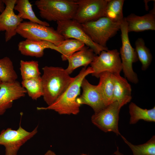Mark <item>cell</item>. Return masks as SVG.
I'll use <instances>...</instances> for the list:
<instances>
[{"mask_svg": "<svg viewBox=\"0 0 155 155\" xmlns=\"http://www.w3.org/2000/svg\"><path fill=\"white\" fill-rule=\"evenodd\" d=\"M124 2V0H108L104 16L114 22L121 23L124 18L123 12Z\"/></svg>", "mask_w": 155, "mask_h": 155, "instance_id": "7402d4cb", "label": "cell"}, {"mask_svg": "<svg viewBox=\"0 0 155 155\" xmlns=\"http://www.w3.org/2000/svg\"><path fill=\"white\" fill-rule=\"evenodd\" d=\"M81 87L83 90L82 94L76 100L79 104H85L90 106L94 113L100 111L106 107L97 85L91 84L85 78L82 80Z\"/></svg>", "mask_w": 155, "mask_h": 155, "instance_id": "5bb4252c", "label": "cell"}, {"mask_svg": "<svg viewBox=\"0 0 155 155\" xmlns=\"http://www.w3.org/2000/svg\"><path fill=\"white\" fill-rule=\"evenodd\" d=\"M26 90L17 81L12 83L1 82L0 84V115H3L11 108L13 102L24 97Z\"/></svg>", "mask_w": 155, "mask_h": 155, "instance_id": "4fadbf2b", "label": "cell"}, {"mask_svg": "<svg viewBox=\"0 0 155 155\" xmlns=\"http://www.w3.org/2000/svg\"><path fill=\"white\" fill-rule=\"evenodd\" d=\"M135 49L138 59L142 64V69L146 70L152 61V57L150 50L146 46L143 39L138 38L135 44Z\"/></svg>", "mask_w": 155, "mask_h": 155, "instance_id": "484cf974", "label": "cell"}, {"mask_svg": "<svg viewBox=\"0 0 155 155\" xmlns=\"http://www.w3.org/2000/svg\"><path fill=\"white\" fill-rule=\"evenodd\" d=\"M5 6L0 14V31H5L6 42L15 36L17 29L23 20L14 12L16 0H3Z\"/></svg>", "mask_w": 155, "mask_h": 155, "instance_id": "7c38bea8", "label": "cell"}, {"mask_svg": "<svg viewBox=\"0 0 155 155\" xmlns=\"http://www.w3.org/2000/svg\"><path fill=\"white\" fill-rule=\"evenodd\" d=\"M117 150L116 151L114 152V154L116 155H123V154L120 152L119 150L118 147H117Z\"/></svg>", "mask_w": 155, "mask_h": 155, "instance_id": "4dcf8cb0", "label": "cell"}, {"mask_svg": "<svg viewBox=\"0 0 155 155\" xmlns=\"http://www.w3.org/2000/svg\"><path fill=\"white\" fill-rule=\"evenodd\" d=\"M18 50L24 55L40 58L44 54V50L50 49L58 52V48L53 43L44 40L26 39L20 42Z\"/></svg>", "mask_w": 155, "mask_h": 155, "instance_id": "2e32d148", "label": "cell"}, {"mask_svg": "<svg viewBox=\"0 0 155 155\" xmlns=\"http://www.w3.org/2000/svg\"><path fill=\"white\" fill-rule=\"evenodd\" d=\"M108 0H76L77 7L73 19L81 24L104 16Z\"/></svg>", "mask_w": 155, "mask_h": 155, "instance_id": "8fae6325", "label": "cell"}, {"mask_svg": "<svg viewBox=\"0 0 155 155\" xmlns=\"http://www.w3.org/2000/svg\"><path fill=\"white\" fill-rule=\"evenodd\" d=\"M1 82L0 81V84H1Z\"/></svg>", "mask_w": 155, "mask_h": 155, "instance_id": "d6a6232c", "label": "cell"}, {"mask_svg": "<svg viewBox=\"0 0 155 155\" xmlns=\"http://www.w3.org/2000/svg\"><path fill=\"white\" fill-rule=\"evenodd\" d=\"M57 23V31L65 39H74L82 42L96 55L103 51L108 50L107 47L102 46L93 42L85 32L81 24L75 20H69L58 21Z\"/></svg>", "mask_w": 155, "mask_h": 155, "instance_id": "52a82bcc", "label": "cell"}, {"mask_svg": "<svg viewBox=\"0 0 155 155\" xmlns=\"http://www.w3.org/2000/svg\"><path fill=\"white\" fill-rule=\"evenodd\" d=\"M121 23L114 22L105 16L81 24L84 30L95 43L107 47V41L120 29Z\"/></svg>", "mask_w": 155, "mask_h": 155, "instance_id": "277c9868", "label": "cell"}, {"mask_svg": "<svg viewBox=\"0 0 155 155\" xmlns=\"http://www.w3.org/2000/svg\"><path fill=\"white\" fill-rule=\"evenodd\" d=\"M98 78L99 82L97 86L106 106L113 102V74L107 71L103 72L99 74Z\"/></svg>", "mask_w": 155, "mask_h": 155, "instance_id": "d6986e66", "label": "cell"}, {"mask_svg": "<svg viewBox=\"0 0 155 155\" xmlns=\"http://www.w3.org/2000/svg\"><path fill=\"white\" fill-rule=\"evenodd\" d=\"M35 4L41 18L56 22L73 19L77 7L73 0H38Z\"/></svg>", "mask_w": 155, "mask_h": 155, "instance_id": "3957f363", "label": "cell"}, {"mask_svg": "<svg viewBox=\"0 0 155 155\" xmlns=\"http://www.w3.org/2000/svg\"><path fill=\"white\" fill-rule=\"evenodd\" d=\"M155 7L154 4L153 9L149 13L143 16H139L131 13L125 17L127 23L128 32H138L147 30H155Z\"/></svg>", "mask_w": 155, "mask_h": 155, "instance_id": "9a60e30c", "label": "cell"}, {"mask_svg": "<svg viewBox=\"0 0 155 155\" xmlns=\"http://www.w3.org/2000/svg\"><path fill=\"white\" fill-rule=\"evenodd\" d=\"M121 108L117 101H114L91 117L92 123L102 131L113 132L121 135L118 127L119 114Z\"/></svg>", "mask_w": 155, "mask_h": 155, "instance_id": "30bf717a", "label": "cell"}, {"mask_svg": "<svg viewBox=\"0 0 155 155\" xmlns=\"http://www.w3.org/2000/svg\"><path fill=\"white\" fill-rule=\"evenodd\" d=\"M18 78L10 59L7 57L0 59V81L1 82L12 83L16 81Z\"/></svg>", "mask_w": 155, "mask_h": 155, "instance_id": "603a6c76", "label": "cell"}, {"mask_svg": "<svg viewBox=\"0 0 155 155\" xmlns=\"http://www.w3.org/2000/svg\"><path fill=\"white\" fill-rule=\"evenodd\" d=\"M93 72L91 67H84L73 79L66 90L52 104L46 107H37L38 110H51L60 115H77L80 105L76 101L80 93L83 80Z\"/></svg>", "mask_w": 155, "mask_h": 155, "instance_id": "6da1fadb", "label": "cell"}, {"mask_svg": "<svg viewBox=\"0 0 155 155\" xmlns=\"http://www.w3.org/2000/svg\"><path fill=\"white\" fill-rule=\"evenodd\" d=\"M14 10L18 12V15L22 19H27L29 21L40 25L49 26L48 22L42 21L36 16L32 4L28 0H16Z\"/></svg>", "mask_w": 155, "mask_h": 155, "instance_id": "ffe728a7", "label": "cell"}, {"mask_svg": "<svg viewBox=\"0 0 155 155\" xmlns=\"http://www.w3.org/2000/svg\"><path fill=\"white\" fill-rule=\"evenodd\" d=\"M41 76L43 99L48 106L53 103L66 90L73 79L65 69L45 66Z\"/></svg>", "mask_w": 155, "mask_h": 155, "instance_id": "7a4b0ae2", "label": "cell"}, {"mask_svg": "<svg viewBox=\"0 0 155 155\" xmlns=\"http://www.w3.org/2000/svg\"><path fill=\"white\" fill-rule=\"evenodd\" d=\"M44 155H57L53 151L51 150H48Z\"/></svg>", "mask_w": 155, "mask_h": 155, "instance_id": "f546056e", "label": "cell"}, {"mask_svg": "<svg viewBox=\"0 0 155 155\" xmlns=\"http://www.w3.org/2000/svg\"><path fill=\"white\" fill-rule=\"evenodd\" d=\"M127 26V23L124 17L121 24L122 45L119 53L122 70L125 76L130 82L136 84L138 82V79L137 74L133 70L132 64L138 59L135 49L130 44Z\"/></svg>", "mask_w": 155, "mask_h": 155, "instance_id": "8992f818", "label": "cell"}, {"mask_svg": "<svg viewBox=\"0 0 155 155\" xmlns=\"http://www.w3.org/2000/svg\"><path fill=\"white\" fill-rule=\"evenodd\" d=\"M17 33L26 39L45 40L57 46L65 39L53 27L29 21L22 22L17 28Z\"/></svg>", "mask_w": 155, "mask_h": 155, "instance_id": "5b68a950", "label": "cell"}, {"mask_svg": "<svg viewBox=\"0 0 155 155\" xmlns=\"http://www.w3.org/2000/svg\"><path fill=\"white\" fill-rule=\"evenodd\" d=\"M90 64L93 71L92 75L97 78L103 72L120 74L122 70L119 53L117 49L102 51Z\"/></svg>", "mask_w": 155, "mask_h": 155, "instance_id": "9c48e42d", "label": "cell"}, {"mask_svg": "<svg viewBox=\"0 0 155 155\" xmlns=\"http://www.w3.org/2000/svg\"><path fill=\"white\" fill-rule=\"evenodd\" d=\"M96 55L91 49L84 46L68 59L69 64L65 70L69 75L79 67H86L92 62Z\"/></svg>", "mask_w": 155, "mask_h": 155, "instance_id": "ac0fdd59", "label": "cell"}, {"mask_svg": "<svg viewBox=\"0 0 155 155\" xmlns=\"http://www.w3.org/2000/svg\"><path fill=\"white\" fill-rule=\"evenodd\" d=\"M82 155H88L84 154H82Z\"/></svg>", "mask_w": 155, "mask_h": 155, "instance_id": "1f68e13d", "label": "cell"}, {"mask_svg": "<svg viewBox=\"0 0 155 155\" xmlns=\"http://www.w3.org/2000/svg\"><path fill=\"white\" fill-rule=\"evenodd\" d=\"M20 65V69L22 80L41 76L38 61L21 60Z\"/></svg>", "mask_w": 155, "mask_h": 155, "instance_id": "4316f807", "label": "cell"}, {"mask_svg": "<svg viewBox=\"0 0 155 155\" xmlns=\"http://www.w3.org/2000/svg\"><path fill=\"white\" fill-rule=\"evenodd\" d=\"M85 45L80 41L70 38L65 39L57 47L58 52L61 54L62 60L65 61L73 54L81 50Z\"/></svg>", "mask_w": 155, "mask_h": 155, "instance_id": "cb8c5ba5", "label": "cell"}, {"mask_svg": "<svg viewBox=\"0 0 155 155\" xmlns=\"http://www.w3.org/2000/svg\"><path fill=\"white\" fill-rule=\"evenodd\" d=\"M3 0H0V14L4 10L5 6Z\"/></svg>", "mask_w": 155, "mask_h": 155, "instance_id": "f1b7e54d", "label": "cell"}, {"mask_svg": "<svg viewBox=\"0 0 155 155\" xmlns=\"http://www.w3.org/2000/svg\"><path fill=\"white\" fill-rule=\"evenodd\" d=\"M113 102L117 101L121 108L132 99L131 88L127 80L120 74H113Z\"/></svg>", "mask_w": 155, "mask_h": 155, "instance_id": "e0dca14e", "label": "cell"}, {"mask_svg": "<svg viewBox=\"0 0 155 155\" xmlns=\"http://www.w3.org/2000/svg\"><path fill=\"white\" fill-rule=\"evenodd\" d=\"M21 84L32 99L36 100L43 96L41 76L22 80Z\"/></svg>", "mask_w": 155, "mask_h": 155, "instance_id": "d4e9b609", "label": "cell"}, {"mask_svg": "<svg viewBox=\"0 0 155 155\" xmlns=\"http://www.w3.org/2000/svg\"><path fill=\"white\" fill-rule=\"evenodd\" d=\"M38 126L29 132L20 125L16 130L8 128L0 133V145L5 148V155H17L20 147L38 132Z\"/></svg>", "mask_w": 155, "mask_h": 155, "instance_id": "ba28073f", "label": "cell"}, {"mask_svg": "<svg viewBox=\"0 0 155 155\" xmlns=\"http://www.w3.org/2000/svg\"><path fill=\"white\" fill-rule=\"evenodd\" d=\"M125 142L132 150L133 155H155V136L146 143L135 145L129 142L123 136L121 135Z\"/></svg>", "mask_w": 155, "mask_h": 155, "instance_id": "83f0119b", "label": "cell"}, {"mask_svg": "<svg viewBox=\"0 0 155 155\" xmlns=\"http://www.w3.org/2000/svg\"><path fill=\"white\" fill-rule=\"evenodd\" d=\"M130 115L129 123L134 124L140 120L148 122L155 121V107L150 109H143L131 102L129 105Z\"/></svg>", "mask_w": 155, "mask_h": 155, "instance_id": "44dd1931", "label": "cell"}]
</instances>
